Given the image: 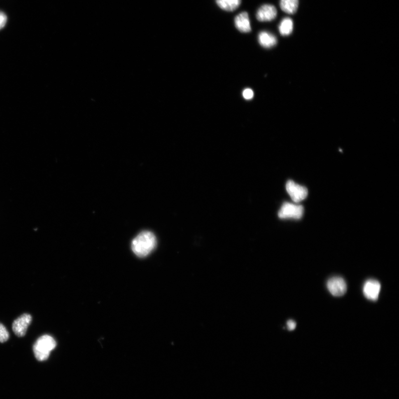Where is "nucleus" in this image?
I'll return each mask as SVG.
<instances>
[{"mask_svg": "<svg viewBox=\"0 0 399 399\" xmlns=\"http://www.w3.org/2000/svg\"><path fill=\"white\" fill-rule=\"evenodd\" d=\"M329 291L335 297H341L345 295L347 286L343 278L334 277L330 278L327 282Z\"/></svg>", "mask_w": 399, "mask_h": 399, "instance_id": "nucleus-6", "label": "nucleus"}, {"mask_svg": "<svg viewBox=\"0 0 399 399\" xmlns=\"http://www.w3.org/2000/svg\"><path fill=\"white\" fill-rule=\"evenodd\" d=\"M259 42L262 47L269 49L277 44V40L274 35L263 31L259 35Z\"/></svg>", "mask_w": 399, "mask_h": 399, "instance_id": "nucleus-10", "label": "nucleus"}, {"mask_svg": "<svg viewBox=\"0 0 399 399\" xmlns=\"http://www.w3.org/2000/svg\"><path fill=\"white\" fill-rule=\"evenodd\" d=\"M304 209L301 206L285 203L283 204L278 216L281 219H301L303 214Z\"/></svg>", "mask_w": 399, "mask_h": 399, "instance_id": "nucleus-3", "label": "nucleus"}, {"mask_svg": "<svg viewBox=\"0 0 399 399\" xmlns=\"http://www.w3.org/2000/svg\"><path fill=\"white\" fill-rule=\"evenodd\" d=\"M296 323L295 321H292V320H290V321L287 322V327L288 330H293L295 329L296 327Z\"/></svg>", "mask_w": 399, "mask_h": 399, "instance_id": "nucleus-17", "label": "nucleus"}, {"mask_svg": "<svg viewBox=\"0 0 399 399\" xmlns=\"http://www.w3.org/2000/svg\"><path fill=\"white\" fill-rule=\"evenodd\" d=\"M219 7L227 12H234L241 3V0H216Z\"/></svg>", "mask_w": 399, "mask_h": 399, "instance_id": "nucleus-11", "label": "nucleus"}, {"mask_svg": "<svg viewBox=\"0 0 399 399\" xmlns=\"http://www.w3.org/2000/svg\"><path fill=\"white\" fill-rule=\"evenodd\" d=\"M32 322V317L29 314H24L15 320L13 330L19 337H23L27 332L28 328Z\"/></svg>", "mask_w": 399, "mask_h": 399, "instance_id": "nucleus-5", "label": "nucleus"}, {"mask_svg": "<svg viewBox=\"0 0 399 399\" xmlns=\"http://www.w3.org/2000/svg\"><path fill=\"white\" fill-rule=\"evenodd\" d=\"M9 338V333L4 325L0 323V343L7 342Z\"/></svg>", "mask_w": 399, "mask_h": 399, "instance_id": "nucleus-14", "label": "nucleus"}, {"mask_svg": "<svg viewBox=\"0 0 399 399\" xmlns=\"http://www.w3.org/2000/svg\"><path fill=\"white\" fill-rule=\"evenodd\" d=\"M243 94L244 98L247 100L253 99L254 96V93L253 91L250 88L245 89Z\"/></svg>", "mask_w": 399, "mask_h": 399, "instance_id": "nucleus-15", "label": "nucleus"}, {"mask_svg": "<svg viewBox=\"0 0 399 399\" xmlns=\"http://www.w3.org/2000/svg\"><path fill=\"white\" fill-rule=\"evenodd\" d=\"M236 28L241 32L248 33L251 31L249 15L246 12H243L236 16L235 19Z\"/></svg>", "mask_w": 399, "mask_h": 399, "instance_id": "nucleus-9", "label": "nucleus"}, {"mask_svg": "<svg viewBox=\"0 0 399 399\" xmlns=\"http://www.w3.org/2000/svg\"><path fill=\"white\" fill-rule=\"evenodd\" d=\"M8 21V18L6 14L3 12H0V30L3 29L5 25H6Z\"/></svg>", "mask_w": 399, "mask_h": 399, "instance_id": "nucleus-16", "label": "nucleus"}, {"mask_svg": "<svg viewBox=\"0 0 399 399\" xmlns=\"http://www.w3.org/2000/svg\"><path fill=\"white\" fill-rule=\"evenodd\" d=\"M293 29V21L290 18L283 19L279 27L280 34L282 36L290 35Z\"/></svg>", "mask_w": 399, "mask_h": 399, "instance_id": "nucleus-13", "label": "nucleus"}, {"mask_svg": "<svg viewBox=\"0 0 399 399\" xmlns=\"http://www.w3.org/2000/svg\"><path fill=\"white\" fill-rule=\"evenodd\" d=\"M57 345L55 339L49 335L41 336L34 345V352L36 358L43 361L49 358L51 351Z\"/></svg>", "mask_w": 399, "mask_h": 399, "instance_id": "nucleus-2", "label": "nucleus"}, {"mask_svg": "<svg viewBox=\"0 0 399 399\" xmlns=\"http://www.w3.org/2000/svg\"><path fill=\"white\" fill-rule=\"evenodd\" d=\"M156 239L153 233L148 231L140 233L132 243L133 253L139 257L149 255L156 248Z\"/></svg>", "mask_w": 399, "mask_h": 399, "instance_id": "nucleus-1", "label": "nucleus"}, {"mask_svg": "<svg viewBox=\"0 0 399 399\" xmlns=\"http://www.w3.org/2000/svg\"><path fill=\"white\" fill-rule=\"evenodd\" d=\"M286 190L289 195L295 203H299L308 195L306 187L299 185L292 180H289L286 184Z\"/></svg>", "mask_w": 399, "mask_h": 399, "instance_id": "nucleus-4", "label": "nucleus"}, {"mask_svg": "<svg viewBox=\"0 0 399 399\" xmlns=\"http://www.w3.org/2000/svg\"><path fill=\"white\" fill-rule=\"evenodd\" d=\"M277 15L276 8L274 5H262L257 11L256 18L260 22H269L276 19Z\"/></svg>", "mask_w": 399, "mask_h": 399, "instance_id": "nucleus-7", "label": "nucleus"}, {"mask_svg": "<svg viewBox=\"0 0 399 399\" xmlns=\"http://www.w3.org/2000/svg\"><path fill=\"white\" fill-rule=\"evenodd\" d=\"M381 290L380 283L376 280L367 281L363 287L365 297L369 300L376 301L379 297Z\"/></svg>", "mask_w": 399, "mask_h": 399, "instance_id": "nucleus-8", "label": "nucleus"}, {"mask_svg": "<svg viewBox=\"0 0 399 399\" xmlns=\"http://www.w3.org/2000/svg\"><path fill=\"white\" fill-rule=\"evenodd\" d=\"M298 5V0H281L280 2V7L282 11L289 14L296 13Z\"/></svg>", "mask_w": 399, "mask_h": 399, "instance_id": "nucleus-12", "label": "nucleus"}]
</instances>
